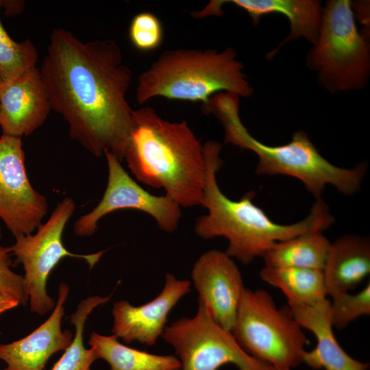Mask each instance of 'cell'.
Returning <instances> with one entry per match:
<instances>
[{"label":"cell","mask_w":370,"mask_h":370,"mask_svg":"<svg viewBox=\"0 0 370 370\" xmlns=\"http://www.w3.org/2000/svg\"><path fill=\"white\" fill-rule=\"evenodd\" d=\"M10 247L0 245V292L16 301L19 305H27L28 297L25 290L23 276L14 273Z\"/></svg>","instance_id":"26"},{"label":"cell","mask_w":370,"mask_h":370,"mask_svg":"<svg viewBox=\"0 0 370 370\" xmlns=\"http://www.w3.org/2000/svg\"><path fill=\"white\" fill-rule=\"evenodd\" d=\"M263 370H278V369L273 367L272 366H271L269 365L265 364L264 366V369Z\"/></svg>","instance_id":"28"},{"label":"cell","mask_w":370,"mask_h":370,"mask_svg":"<svg viewBox=\"0 0 370 370\" xmlns=\"http://www.w3.org/2000/svg\"><path fill=\"white\" fill-rule=\"evenodd\" d=\"M191 278L198 299L220 327L231 332L245 288L232 258L220 250H208L195 262Z\"/></svg>","instance_id":"12"},{"label":"cell","mask_w":370,"mask_h":370,"mask_svg":"<svg viewBox=\"0 0 370 370\" xmlns=\"http://www.w3.org/2000/svg\"><path fill=\"white\" fill-rule=\"evenodd\" d=\"M1 236H2V234H1V227H0V238H1Z\"/></svg>","instance_id":"29"},{"label":"cell","mask_w":370,"mask_h":370,"mask_svg":"<svg viewBox=\"0 0 370 370\" xmlns=\"http://www.w3.org/2000/svg\"><path fill=\"white\" fill-rule=\"evenodd\" d=\"M108 169V183L103 197L93 210L81 216L75 223L73 232L79 236L94 234L99 221L119 209H136L149 214L158 226L166 232L178 227L180 206L164 196L153 195L138 184L123 169L121 162L105 150Z\"/></svg>","instance_id":"10"},{"label":"cell","mask_w":370,"mask_h":370,"mask_svg":"<svg viewBox=\"0 0 370 370\" xmlns=\"http://www.w3.org/2000/svg\"><path fill=\"white\" fill-rule=\"evenodd\" d=\"M51 106L39 69L28 70L0 85L3 134L29 136L46 121Z\"/></svg>","instance_id":"14"},{"label":"cell","mask_w":370,"mask_h":370,"mask_svg":"<svg viewBox=\"0 0 370 370\" xmlns=\"http://www.w3.org/2000/svg\"><path fill=\"white\" fill-rule=\"evenodd\" d=\"M222 125L225 143L251 150L257 155L256 172L258 175L294 177L303 182L316 199H321L328 184L346 195H354L360 188L367 167L360 164L344 169L333 165L319 153L303 131L293 134L287 144L269 146L254 138L238 114L227 118Z\"/></svg>","instance_id":"5"},{"label":"cell","mask_w":370,"mask_h":370,"mask_svg":"<svg viewBox=\"0 0 370 370\" xmlns=\"http://www.w3.org/2000/svg\"><path fill=\"white\" fill-rule=\"evenodd\" d=\"M288 306L278 308L263 289L245 288L232 330L239 345L251 356L278 370L303 362L308 340Z\"/></svg>","instance_id":"6"},{"label":"cell","mask_w":370,"mask_h":370,"mask_svg":"<svg viewBox=\"0 0 370 370\" xmlns=\"http://www.w3.org/2000/svg\"><path fill=\"white\" fill-rule=\"evenodd\" d=\"M322 271L330 297L355 288L370 273L369 240L348 234L330 243Z\"/></svg>","instance_id":"17"},{"label":"cell","mask_w":370,"mask_h":370,"mask_svg":"<svg viewBox=\"0 0 370 370\" xmlns=\"http://www.w3.org/2000/svg\"><path fill=\"white\" fill-rule=\"evenodd\" d=\"M51 109L69 125L70 136L96 157L105 150L124 159L134 128L127 100L132 73L112 40L82 42L53 29L39 69Z\"/></svg>","instance_id":"1"},{"label":"cell","mask_w":370,"mask_h":370,"mask_svg":"<svg viewBox=\"0 0 370 370\" xmlns=\"http://www.w3.org/2000/svg\"><path fill=\"white\" fill-rule=\"evenodd\" d=\"M48 211L47 198L27 175L21 138L0 137V219L17 238L32 234Z\"/></svg>","instance_id":"11"},{"label":"cell","mask_w":370,"mask_h":370,"mask_svg":"<svg viewBox=\"0 0 370 370\" xmlns=\"http://www.w3.org/2000/svg\"><path fill=\"white\" fill-rule=\"evenodd\" d=\"M91 370V369H90Z\"/></svg>","instance_id":"32"},{"label":"cell","mask_w":370,"mask_h":370,"mask_svg":"<svg viewBox=\"0 0 370 370\" xmlns=\"http://www.w3.org/2000/svg\"><path fill=\"white\" fill-rule=\"evenodd\" d=\"M190 291V281L166 273L162 291L149 302L138 306L127 300L114 303L112 334L127 344L136 341L154 345L166 326L171 310Z\"/></svg>","instance_id":"13"},{"label":"cell","mask_w":370,"mask_h":370,"mask_svg":"<svg viewBox=\"0 0 370 370\" xmlns=\"http://www.w3.org/2000/svg\"><path fill=\"white\" fill-rule=\"evenodd\" d=\"M288 307L301 328L311 331L317 345L305 351L303 362L314 369L369 370L368 363L354 359L341 347L333 333L330 300L327 298L313 304L288 301Z\"/></svg>","instance_id":"16"},{"label":"cell","mask_w":370,"mask_h":370,"mask_svg":"<svg viewBox=\"0 0 370 370\" xmlns=\"http://www.w3.org/2000/svg\"><path fill=\"white\" fill-rule=\"evenodd\" d=\"M129 36L133 45L143 51L158 48L163 40V27L160 19L153 13L145 12L132 18Z\"/></svg>","instance_id":"25"},{"label":"cell","mask_w":370,"mask_h":370,"mask_svg":"<svg viewBox=\"0 0 370 370\" xmlns=\"http://www.w3.org/2000/svg\"><path fill=\"white\" fill-rule=\"evenodd\" d=\"M124 159L140 182L163 188L181 207L201 205L207 168L204 147L186 121L170 122L149 106L134 110Z\"/></svg>","instance_id":"3"},{"label":"cell","mask_w":370,"mask_h":370,"mask_svg":"<svg viewBox=\"0 0 370 370\" xmlns=\"http://www.w3.org/2000/svg\"><path fill=\"white\" fill-rule=\"evenodd\" d=\"M112 295L107 297L95 295L79 301L77 310L70 318L75 330L73 341L51 370H90L91 365L97 358L92 348L86 349L84 345V326L92 311L97 306L109 301Z\"/></svg>","instance_id":"22"},{"label":"cell","mask_w":370,"mask_h":370,"mask_svg":"<svg viewBox=\"0 0 370 370\" xmlns=\"http://www.w3.org/2000/svg\"><path fill=\"white\" fill-rule=\"evenodd\" d=\"M69 293V285L60 283L58 299L49 317L27 336L0 344V359L7 365L4 370H43L53 354L64 351L71 345L72 332L61 328Z\"/></svg>","instance_id":"15"},{"label":"cell","mask_w":370,"mask_h":370,"mask_svg":"<svg viewBox=\"0 0 370 370\" xmlns=\"http://www.w3.org/2000/svg\"><path fill=\"white\" fill-rule=\"evenodd\" d=\"M19 304L0 292V314L17 307Z\"/></svg>","instance_id":"27"},{"label":"cell","mask_w":370,"mask_h":370,"mask_svg":"<svg viewBox=\"0 0 370 370\" xmlns=\"http://www.w3.org/2000/svg\"><path fill=\"white\" fill-rule=\"evenodd\" d=\"M260 275L263 281L280 288L288 301L313 304L326 299L322 270L264 267Z\"/></svg>","instance_id":"21"},{"label":"cell","mask_w":370,"mask_h":370,"mask_svg":"<svg viewBox=\"0 0 370 370\" xmlns=\"http://www.w3.org/2000/svg\"><path fill=\"white\" fill-rule=\"evenodd\" d=\"M349 0L327 2L308 63L332 90L361 88L369 74V46L356 27Z\"/></svg>","instance_id":"7"},{"label":"cell","mask_w":370,"mask_h":370,"mask_svg":"<svg viewBox=\"0 0 370 370\" xmlns=\"http://www.w3.org/2000/svg\"><path fill=\"white\" fill-rule=\"evenodd\" d=\"M330 245L321 231H311L275 243L262 258L264 267L323 270Z\"/></svg>","instance_id":"20"},{"label":"cell","mask_w":370,"mask_h":370,"mask_svg":"<svg viewBox=\"0 0 370 370\" xmlns=\"http://www.w3.org/2000/svg\"><path fill=\"white\" fill-rule=\"evenodd\" d=\"M330 315L333 327L341 330L362 315L370 314V284L356 295L348 292L331 296Z\"/></svg>","instance_id":"24"},{"label":"cell","mask_w":370,"mask_h":370,"mask_svg":"<svg viewBox=\"0 0 370 370\" xmlns=\"http://www.w3.org/2000/svg\"></svg>","instance_id":"31"},{"label":"cell","mask_w":370,"mask_h":370,"mask_svg":"<svg viewBox=\"0 0 370 370\" xmlns=\"http://www.w3.org/2000/svg\"><path fill=\"white\" fill-rule=\"evenodd\" d=\"M2 82H3V81H2V79H1V77H0V85L1 84Z\"/></svg>","instance_id":"30"},{"label":"cell","mask_w":370,"mask_h":370,"mask_svg":"<svg viewBox=\"0 0 370 370\" xmlns=\"http://www.w3.org/2000/svg\"><path fill=\"white\" fill-rule=\"evenodd\" d=\"M236 51L216 49L168 50L138 77L136 99L138 104L162 97L169 99L202 101L206 105L220 91L247 97L253 88L243 72Z\"/></svg>","instance_id":"4"},{"label":"cell","mask_w":370,"mask_h":370,"mask_svg":"<svg viewBox=\"0 0 370 370\" xmlns=\"http://www.w3.org/2000/svg\"><path fill=\"white\" fill-rule=\"evenodd\" d=\"M245 10L253 24L258 25L260 17L278 13L285 16L290 22L289 36L268 54L272 57L285 42L304 37L316 45L321 29L322 9L319 1L315 0H232L225 1Z\"/></svg>","instance_id":"18"},{"label":"cell","mask_w":370,"mask_h":370,"mask_svg":"<svg viewBox=\"0 0 370 370\" xmlns=\"http://www.w3.org/2000/svg\"><path fill=\"white\" fill-rule=\"evenodd\" d=\"M1 1H0V10ZM38 53L29 40L18 42L4 29L0 18V77L3 82L13 79L36 67Z\"/></svg>","instance_id":"23"},{"label":"cell","mask_w":370,"mask_h":370,"mask_svg":"<svg viewBox=\"0 0 370 370\" xmlns=\"http://www.w3.org/2000/svg\"><path fill=\"white\" fill-rule=\"evenodd\" d=\"M161 338L174 349L180 370H218L229 363L238 370H263L266 364L248 354L199 299L196 314L166 325Z\"/></svg>","instance_id":"9"},{"label":"cell","mask_w":370,"mask_h":370,"mask_svg":"<svg viewBox=\"0 0 370 370\" xmlns=\"http://www.w3.org/2000/svg\"><path fill=\"white\" fill-rule=\"evenodd\" d=\"M203 147L207 175L201 205L208 213L196 219L194 230L205 239L217 236L227 239L225 252L230 257L247 264L262 257L275 243L311 231L322 232L333 223L334 218L321 199H317L304 219L289 225L271 221L253 203V191L238 201L229 199L221 192L216 179V173L223 163L219 156L221 145L208 140Z\"/></svg>","instance_id":"2"},{"label":"cell","mask_w":370,"mask_h":370,"mask_svg":"<svg viewBox=\"0 0 370 370\" xmlns=\"http://www.w3.org/2000/svg\"><path fill=\"white\" fill-rule=\"evenodd\" d=\"M75 210L73 199H62L45 223L37 227L36 234L16 238L10 247L16 264L25 271V290L32 312L43 315L53 310L56 302L47 291L48 277L53 268L65 257L82 258L90 268L99 260L105 251L92 254H77L67 250L62 243L63 231Z\"/></svg>","instance_id":"8"},{"label":"cell","mask_w":370,"mask_h":370,"mask_svg":"<svg viewBox=\"0 0 370 370\" xmlns=\"http://www.w3.org/2000/svg\"><path fill=\"white\" fill-rule=\"evenodd\" d=\"M112 334L92 332L88 344L97 359L106 360L111 370H180L181 363L174 355H157L130 347Z\"/></svg>","instance_id":"19"}]
</instances>
